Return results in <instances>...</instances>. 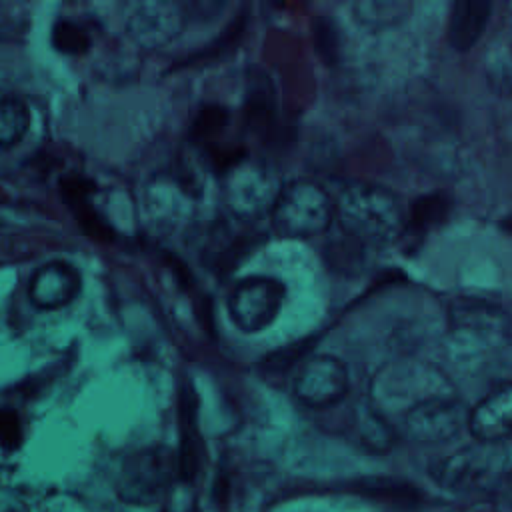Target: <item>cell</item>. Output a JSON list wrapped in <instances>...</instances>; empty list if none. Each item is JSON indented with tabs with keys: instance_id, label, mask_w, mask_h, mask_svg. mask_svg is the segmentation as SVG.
Segmentation results:
<instances>
[{
	"instance_id": "6da1fadb",
	"label": "cell",
	"mask_w": 512,
	"mask_h": 512,
	"mask_svg": "<svg viewBox=\"0 0 512 512\" xmlns=\"http://www.w3.org/2000/svg\"><path fill=\"white\" fill-rule=\"evenodd\" d=\"M334 210L344 234L362 244L382 246L404 234L406 210L388 188L354 182L338 194Z\"/></svg>"
},
{
	"instance_id": "7a4b0ae2",
	"label": "cell",
	"mask_w": 512,
	"mask_h": 512,
	"mask_svg": "<svg viewBox=\"0 0 512 512\" xmlns=\"http://www.w3.org/2000/svg\"><path fill=\"white\" fill-rule=\"evenodd\" d=\"M448 348L464 362L504 348L510 340V318L494 302L462 296L446 308Z\"/></svg>"
},
{
	"instance_id": "3957f363",
	"label": "cell",
	"mask_w": 512,
	"mask_h": 512,
	"mask_svg": "<svg viewBox=\"0 0 512 512\" xmlns=\"http://www.w3.org/2000/svg\"><path fill=\"white\" fill-rule=\"evenodd\" d=\"M440 396H452L448 378L440 368L420 360H398L382 366L374 376L370 406L380 414L400 412L404 418L412 408Z\"/></svg>"
},
{
	"instance_id": "277c9868",
	"label": "cell",
	"mask_w": 512,
	"mask_h": 512,
	"mask_svg": "<svg viewBox=\"0 0 512 512\" xmlns=\"http://www.w3.org/2000/svg\"><path fill=\"white\" fill-rule=\"evenodd\" d=\"M270 226L282 238H314L336 220L334 200L312 180H292L282 186L270 212Z\"/></svg>"
},
{
	"instance_id": "5b68a950",
	"label": "cell",
	"mask_w": 512,
	"mask_h": 512,
	"mask_svg": "<svg viewBox=\"0 0 512 512\" xmlns=\"http://www.w3.org/2000/svg\"><path fill=\"white\" fill-rule=\"evenodd\" d=\"M282 190L276 174L258 160L242 158L224 170L222 198L226 208L240 222H256L270 216Z\"/></svg>"
},
{
	"instance_id": "8992f818",
	"label": "cell",
	"mask_w": 512,
	"mask_h": 512,
	"mask_svg": "<svg viewBox=\"0 0 512 512\" xmlns=\"http://www.w3.org/2000/svg\"><path fill=\"white\" fill-rule=\"evenodd\" d=\"M178 460L166 446H146L132 452L120 470L118 496L128 504L148 506L158 502L170 488Z\"/></svg>"
},
{
	"instance_id": "52a82bcc",
	"label": "cell",
	"mask_w": 512,
	"mask_h": 512,
	"mask_svg": "<svg viewBox=\"0 0 512 512\" xmlns=\"http://www.w3.org/2000/svg\"><path fill=\"white\" fill-rule=\"evenodd\" d=\"M286 288L270 276H248L240 280L228 296V314L234 326L246 334L268 328L284 302Z\"/></svg>"
},
{
	"instance_id": "ba28073f",
	"label": "cell",
	"mask_w": 512,
	"mask_h": 512,
	"mask_svg": "<svg viewBox=\"0 0 512 512\" xmlns=\"http://www.w3.org/2000/svg\"><path fill=\"white\" fill-rule=\"evenodd\" d=\"M348 370L342 360L328 354L306 358L294 376V396L308 408L338 404L348 392Z\"/></svg>"
},
{
	"instance_id": "9c48e42d",
	"label": "cell",
	"mask_w": 512,
	"mask_h": 512,
	"mask_svg": "<svg viewBox=\"0 0 512 512\" xmlns=\"http://www.w3.org/2000/svg\"><path fill=\"white\" fill-rule=\"evenodd\" d=\"M128 38L140 48L170 44L184 26L182 8L166 0H146L130 8L124 20Z\"/></svg>"
},
{
	"instance_id": "30bf717a",
	"label": "cell",
	"mask_w": 512,
	"mask_h": 512,
	"mask_svg": "<svg viewBox=\"0 0 512 512\" xmlns=\"http://www.w3.org/2000/svg\"><path fill=\"white\" fill-rule=\"evenodd\" d=\"M404 430L418 442H442L458 434L468 422V412L462 402L452 396H440L412 408L404 418Z\"/></svg>"
},
{
	"instance_id": "8fae6325",
	"label": "cell",
	"mask_w": 512,
	"mask_h": 512,
	"mask_svg": "<svg viewBox=\"0 0 512 512\" xmlns=\"http://www.w3.org/2000/svg\"><path fill=\"white\" fill-rule=\"evenodd\" d=\"M82 278L76 266L66 260L44 262L28 280V300L40 310L68 306L80 294Z\"/></svg>"
},
{
	"instance_id": "7c38bea8",
	"label": "cell",
	"mask_w": 512,
	"mask_h": 512,
	"mask_svg": "<svg viewBox=\"0 0 512 512\" xmlns=\"http://www.w3.org/2000/svg\"><path fill=\"white\" fill-rule=\"evenodd\" d=\"M468 432L482 444L502 442L512 436V382L492 388L470 412Z\"/></svg>"
},
{
	"instance_id": "4fadbf2b",
	"label": "cell",
	"mask_w": 512,
	"mask_h": 512,
	"mask_svg": "<svg viewBox=\"0 0 512 512\" xmlns=\"http://www.w3.org/2000/svg\"><path fill=\"white\" fill-rule=\"evenodd\" d=\"M490 2L484 0H458L448 16V42L460 50H470L484 34L490 18Z\"/></svg>"
},
{
	"instance_id": "5bb4252c",
	"label": "cell",
	"mask_w": 512,
	"mask_h": 512,
	"mask_svg": "<svg viewBox=\"0 0 512 512\" xmlns=\"http://www.w3.org/2000/svg\"><path fill=\"white\" fill-rule=\"evenodd\" d=\"M484 76L496 94L512 96V32H502L488 44Z\"/></svg>"
},
{
	"instance_id": "9a60e30c",
	"label": "cell",
	"mask_w": 512,
	"mask_h": 512,
	"mask_svg": "<svg viewBox=\"0 0 512 512\" xmlns=\"http://www.w3.org/2000/svg\"><path fill=\"white\" fill-rule=\"evenodd\" d=\"M448 210H450V202L444 194L436 192V194L420 196L412 204L410 212H406V226L400 240L412 238V242H416L414 238H422L432 226L440 224L446 218Z\"/></svg>"
},
{
	"instance_id": "2e32d148",
	"label": "cell",
	"mask_w": 512,
	"mask_h": 512,
	"mask_svg": "<svg viewBox=\"0 0 512 512\" xmlns=\"http://www.w3.org/2000/svg\"><path fill=\"white\" fill-rule=\"evenodd\" d=\"M30 126V108L24 100L6 96L0 100V150L16 146Z\"/></svg>"
},
{
	"instance_id": "e0dca14e",
	"label": "cell",
	"mask_w": 512,
	"mask_h": 512,
	"mask_svg": "<svg viewBox=\"0 0 512 512\" xmlns=\"http://www.w3.org/2000/svg\"><path fill=\"white\" fill-rule=\"evenodd\" d=\"M52 44L62 54L82 56L90 50L92 40L84 26L72 20H58L52 28Z\"/></svg>"
},
{
	"instance_id": "ac0fdd59",
	"label": "cell",
	"mask_w": 512,
	"mask_h": 512,
	"mask_svg": "<svg viewBox=\"0 0 512 512\" xmlns=\"http://www.w3.org/2000/svg\"><path fill=\"white\" fill-rule=\"evenodd\" d=\"M408 10H410V4H402V2H364L356 6L358 18L366 26H376V28L400 22Z\"/></svg>"
},
{
	"instance_id": "d6986e66",
	"label": "cell",
	"mask_w": 512,
	"mask_h": 512,
	"mask_svg": "<svg viewBox=\"0 0 512 512\" xmlns=\"http://www.w3.org/2000/svg\"><path fill=\"white\" fill-rule=\"evenodd\" d=\"M22 442V424L20 416L12 408H0V446L6 452H12Z\"/></svg>"
},
{
	"instance_id": "ffe728a7",
	"label": "cell",
	"mask_w": 512,
	"mask_h": 512,
	"mask_svg": "<svg viewBox=\"0 0 512 512\" xmlns=\"http://www.w3.org/2000/svg\"><path fill=\"white\" fill-rule=\"evenodd\" d=\"M2 512H28V510L22 508V506H10V508H6V510H2Z\"/></svg>"
}]
</instances>
